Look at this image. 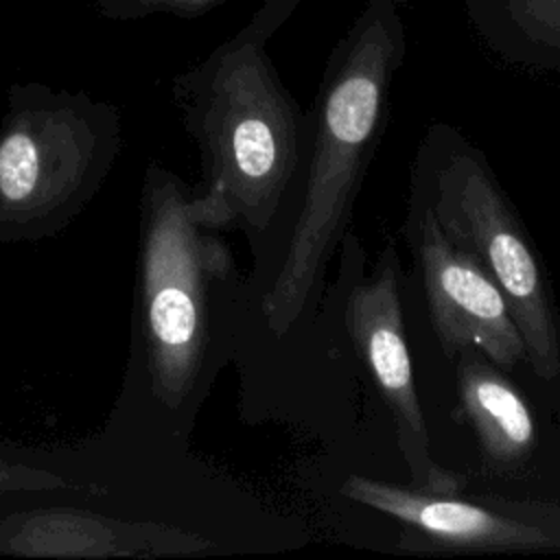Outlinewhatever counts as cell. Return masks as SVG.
<instances>
[{"label":"cell","mask_w":560,"mask_h":560,"mask_svg":"<svg viewBox=\"0 0 560 560\" xmlns=\"http://www.w3.org/2000/svg\"><path fill=\"white\" fill-rule=\"evenodd\" d=\"M405 55L402 0H365L326 61L311 118L302 203L262 300L267 326L276 335L289 332L302 317L346 232Z\"/></svg>","instance_id":"obj_1"},{"label":"cell","mask_w":560,"mask_h":560,"mask_svg":"<svg viewBox=\"0 0 560 560\" xmlns=\"http://www.w3.org/2000/svg\"><path fill=\"white\" fill-rule=\"evenodd\" d=\"M302 0H262L254 15L177 83L214 155V188L195 206L208 221L262 232L300 162L302 112L267 52Z\"/></svg>","instance_id":"obj_2"},{"label":"cell","mask_w":560,"mask_h":560,"mask_svg":"<svg viewBox=\"0 0 560 560\" xmlns=\"http://www.w3.org/2000/svg\"><path fill=\"white\" fill-rule=\"evenodd\" d=\"M427 203L446 238L499 287L525 341V361L542 381L560 374V326L553 298L518 214L483 155L448 127L429 133Z\"/></svg>","instance_id":"obj_3"},{"label":"cell","mask_w":560,"mask_h":560,"mask_svg":"<svg viewBox=\"0 0 560 560\" xmlns=\"http://www.w3.org/2000/svg\"><path fill=\"white\" fill-rule=\"evenodd\" d=\"M339 492L402 525L400 547L422 553L560 551V505L503 497L466 499L368 475H348Z\"/></svg>","instance_id":"obj_4"},{"label":"cell","mask_w":560,"mask_h":560,"mask_svg":"<svg viewBox=\"0 0 560 560\" xmlns=\"http://www.w3.org/2000/svg\"><path fill=\"white\" fill-rule=\"evenodd\" d=\"M343 319L357 354L394 418L398 448L411 470L413 486L433 492H459L464 479L440 466L429 446L402 322L400 265L392 243L383 247L374 273L350 289Z\"/></svg>","instance_id":"obj_5"},{"label":"cell","mask_w":560,"mask_h":560,"mask_svg":"<svg viewBox=\"0 0 560 560\" xmlns=\"http://www.w3.org/2000/svg\"><path fill=\"white\" fill-rule=\"evenodd\" d=\"M413 249L429 315L446 357L477 348L497 368L525 361V341L499 287L442 232L427 199L413 214Z\"/></svg>","instance_id":"obj_6"},{"label":"cell","mask_w":560,"mask_h":560,"mask_svg":"<svg viewBox=\"0 0 560 560\" xmlns=\"http://www.w3.org/2000/svg\"><path fill=\"white\" fill-rule=\"evenodd\" d=\"M195 210L175 208L155 232L149 258V324L160 357L177 383L192 372L203 332V280L219 249L195 234Z\"/></svg>","instance_id":"obj_7"},{"label":"cell","mask_w":560,"mask_h":560,"mask_svg":"<svg viewBox=\"0 0 560 560\" xmlns=\"http://www.w3.org/2000/svg\"><path fill=\"white\" fill-rule=\"evenodd\" d=\"M457 361L459 407L483 459L499 470L518 468L536 446V418L518 389L477 348Z\"/></svg>","instance_id":"obj_8"},{"label":"cell","mask_w":560,"mask_h":560,"mask_svg":"<svg viewBox=\"0 0 560 560\" xmlns=\"http://www.w3.org/2000/svg\"><path fill=\"white\" fill-rule=\"evenodd\" d=\"M479 39L501 59L560 72V0H462Z\"/></svg>","instance_id":"obj_9"},{"label":"cell","mask_w":560,"mask_h":560,"mask_svg":"<svg viewBox=\"0 0 560 560\" xmlns=\"http://www.w3.org/2000/svg\"><path fill=\"white\" fill-rule=\"evenodd\" d=\"M26 125L13 127L0 142V192L11 201L26 199L39 173V151Z\"/></svg>","instance_id":"obj_10"},{"label":"cell","mask_w":560,"mask_h":560,"mask_svg":"<svg viewBox=\"0 0 560 560\" xmlns=\"http://www.w3.org/2000/svg\"><path fill=\"white\" fill-rule=\"evenodd\" d=\"M98 15L114 22H133L153 15L199 18L228 0H85Z\"/></svg>","instance_id":"obj_11"},{"label":"cell","mask_w":560,"mask_h":560,"mask_svg":"<svg viewBox=\"0 0 560 560\" xmlns=\"http://www.w3.org/2000/svg\"><path fill=\"white\" fill-rule=\"evenodd\" d=\"M37 2H39V0H37Z\"/></svg>","instance_id":"obj_12"}]
</instances>
